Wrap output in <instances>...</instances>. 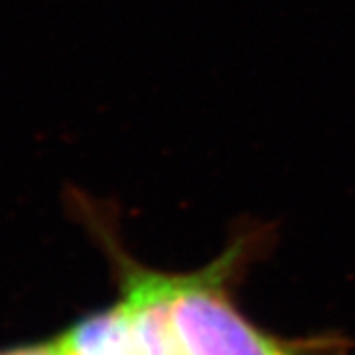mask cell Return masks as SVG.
I'll return each mask as SVG.
<instances>
[{"label":"cell","instance_id":"obj_3","mask_svg":"<svg viewBox=\"0 0 355 355\" xmlns=\"http://www.w3.org/2000/svg\"><path fill=\"white\" fill-rule=\"evenodd\" d=\"M0 355H62V352L53 338L50 342L26 343V345H14L8 349H0Z\"/></svg>","mask_w":355,"mask_h":355},{"label":"cell","instance_id":"obj_2","mask_svg":"<svg viewBox=\"0 0 355 355\" xmlns=\"http://www.w3.org/2000/svg\"><path fill=\"white\" fill-rule=\"evenodd\" d=\"M55 342L62 355H140L119 300L79 318L55 338Z\"/></svg>","mask_w":355,"mask_h":355},{"label":"cell","instance_id":"obj_1","mask_svg":"<svg viewBox=\"0 0 355 355\" xmlns=\"http://www.w3.org/2000/svg\"><path fill=\"white\" fill-rule=\"evenodd\" d=\"M64 205L109 261L140 355H347L342 338L284 340L241 312L235 288L275 241L268 223H239L209 265L166 272L128 251L113 202L67 184Z\"/></svg>","mask_w":355,"mask_h":355}]
</instances>
